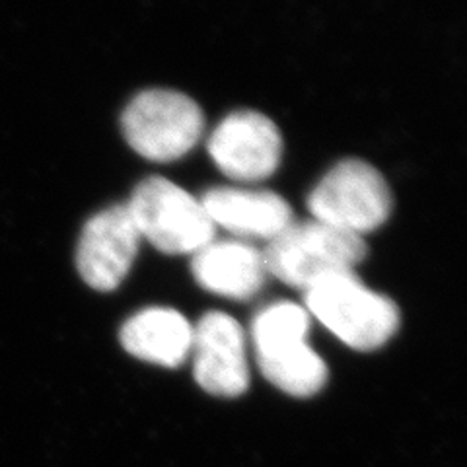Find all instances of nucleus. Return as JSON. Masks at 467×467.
<instances>
[{
	"label": "nucleus",
	"instance_id": "423d86ee",
	"mask_svg": "<svg viewBox=\"0 0 467 467\" xmlns=\"http://www.w3.org/2000/svg\"><path fill=\"white\" fill-rule=\"evenodd\" d=\"M308 209L314 221L362 236L388 221L393 197L374 166L348 158L321 178L308 197Z\"/></svg>",
	"mask_w": 467,
	"mask_h": 467
},
{
	"label": "nucleus",
	"instance_id": "6e6552de",
	"mask_svg": "<svg viewBox=\"0 0 467 467\" xmlns=\"http://www.w3.org/2000/svg\"><path fill=\"white\" fill-rule=\"evenodd\" d=\"M139 244L140 234L127 204L94 214L82 228L77 250V267L84 283L99 292L115 290L133 267Z\"/></svg>",
	"mask_w": 467,
	"mask_h": 467
},
{
	"label": "nucleus",
	"instance_id": "7ed1b4c3",
	"mask_svg": "<svg viewBox=\"0 0 467 467\" xmlns=\"http://www.w3.org/2000/svg\"><path fill=\"white\" fill-rule=\"evenodd\" d=\"M367 254L362 236L310 221L292 223L267 242L263 259L275 279L306 292L327 276L355 271Z\"/></svg>",
	"mask_w": 467,
	"mask_h": 467
},
{
	"label": "nucleus",
	"instance_id": "f03ea898",
	"mask_svg": "<svg viewBox=\"0 0 467 467\" xmlns=\"http://www.w3.org/2000/svg\"><path fill=\"white\" fill-rule=\"evenodd\" d=\"M304 295L306 312L350 348L376 350L400 327L398 306L362 285L355 271L327 276Z\"/></svg>",
	"mask_w": 467,
	"mask_h": 467
},
{
	"label": "nucleus",
	"instance_id": "f257e3e1",
	"mask_svg": "<svg viewBox=\"0 0 467 467\" xmlns=\"http://www.w3.org/2000/svg\"><path fill=\"white\" fill-rule=\"evenodd\" d=\"M310 314L295 302H276L252 324V339L261 374L295 398H312L327 382V367L306 337Z\"/></svg>",
	"mask_w": 467,
	"mask_h": 467
},
{
	"label": "nucleus",
	"instance_id": "9b49d317",
	"mask_svg": "<svg viewBox=\"0 0 467 467\" xmlns=\"http://www.w3.org/2000/svg\"><path fill=\"white\" fill-rule=\"evenodd\" d=\"M195 281L218 296L245 300L255 296L267 281L263 252L245 242H211L193 254Z\"/></svg>",
	"mask_w": 467,
	"mask_h": 467
},
{
	"label": "nucleus",
	"instance_id": "39448f33",
	"mask_svg": "<svg viewBox=\"0 0 467 467\" xmlns=\"http://www.w3.org/2000/svg\"><path fill=\"white\" fill-rule=\"evenodd\" d=\"M121 127L130 149L152 162H171L199 142L204 117L195 101L175 90H144L130 99Z\"/></svg>",
	"mask_w": 467,
	"mask_h": 467
},
{
	"label": "nucleus",
	"instance_id": "1a4fd4ad",
	"mask_svg": "<svg viewBox=\"0 0 467 467\" xmlns=\"http://www.w3.org/2000/svg\"><path fill=\"white\" fill-rule=\"evenodd\" d=\"M197 384L218 398H238L250 386L245 337L240 324L224 312L204 314L193 327Z\"/></svg>",
	"mask_w": 467,
	"mask_h": 467
},
{
	"label": "nucleus",
	"instance_id": "f8f14e48",
	"mask_svg": "<svg viewBox=\"0 0 467 467\" xmlns=\"http://www.w3.org/2000/svg\"><path fill=\"white\" fill-rule=\"evenodd\" d=\"M119 339L129 355L178 368L192 353L193 327L178 310L146 308L125 321Z\"/></svg>",
	"mask_w": 467,
	"mask_h": 467
},
{
	"label": "nucleus",
	"instance_id": "9d476101",
	"mask_svg": "<svg viewBox=\"0 0 467 467\" xmlns=\"http://www.w3.org/2000/svg\"><path fill=\"white\" fill-rule=\"evenodd\" d=\"M201 202L214 228L221 226L240 238L271 242L295 223L290 204L271 192L216 187Z\"/></svg>",
	"mask_w": 467,
	"mask_h": 467
},
{
	"label": "nucleus",
	"instance_id": "20e7f679",
	"mask_svg": "<svg viewBox=\"0 0 467 467\" xmlns=\"http://www.w3.org/2000/svg\"><path fill=\"white\" fill-rule=\"evenodd\" d=\"M125 204L140 238L164 254H197L214 240L216 228L201 199L170 180L140 182Z\"/></svg>",
	"mask_w": 467,
	"mask_h": 467
},
{
	"label": "nucleus",
	"instance_id": "0eeeda50",
	"mask_svg": "<svg viewBox=\"0 0 467 467\" xmlns=\"http://www.w3.org/2000/svg\"><path fill=\"white\" fill-rule=\"evenodd\" d=\"M207 149L228 178L261 182L281 164L283 137L267 115L245 109L228 115L213 130Z\"/></svg>",
	"mask_w": 467,
	"mask_h": 467
}]
</instances>
